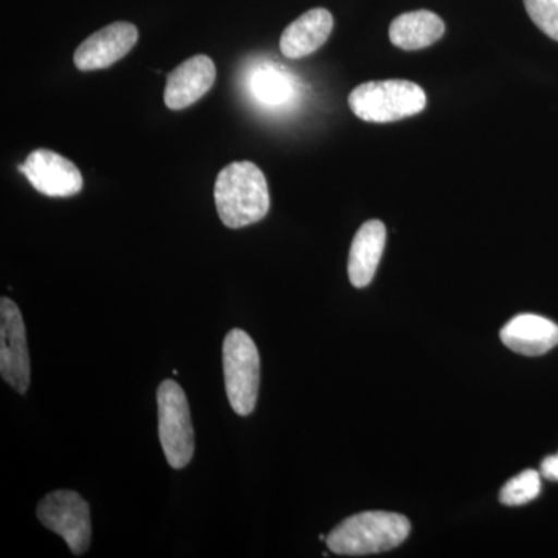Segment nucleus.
Returning a JSON list of instances; mask_svg holds the SVG:
<instances>
[{"label": "nucleus", "instance_id": "f257e3e1", "mask_svg": "<svg viewBox=\"0 0 558 558\" xmlns=\"http://www.w3.org/2000/svg\"><path fill=\"white\" fill-rule=\"evenodd\" d=\"M215 201L219 218L229 229L259 222L270 209L266 175L252 161H233L216 179Z\"/></svg>", "mask_w": 558, "mask_h": 558}, {"label": "nucleus", "instance_id": "f03ea898", "mask_svg": "<svg viewBox=\"0 0 558 558\" xmlns=\"http://www.w3.org/2000/svg\"><path fill=\"white\" fill-rule=\"evenodd\" d=\"M409 519L392 512H362L349 517L328 537L337 556L362 557L387 553L409 538Z\"/></svg>", "mask_w": 558, "mask_h": 558}, {"label": "nucleus", "instance_id": "7ed1b4c3", "mask_svg": "<svg viewBox=\"0 0 558 558\" xmlns=\"http://www.w3.org/2000/svg\"><path fill=\"white\" fill-rule=\"evenodd\" d=\"M349 108L369 123H391L417 116L427 106V95L405 80L369 81L349 95Z\"/></svg>", "mask_w": 558, "mask_h": 558}, {"label": "nucleus", "instance_id": "20e7f679", "mask_svg": "<svg viewBox=\"0 0 558 558\" xmlns=\"http://www.w3.org/2000/svg\"><path fill=\"white\" fill-rule=\"evenodd\" d=\"M223 376L231 409L248 416L258 400L260 359L255 341L245 330L231 329L222 347Z\"/></svg>", "mask_w": 558, "mask_h": 558}, {"label": "nucleus", "instance_id": "39448f33", "mask_svg": "<svg viewBox=\"0 0 558 558\" xmlns=\"http://www.w3.org/2000/svg\"><path fill=\"white\" fill-rule=\"evenodd\" d=\"M157 405L165 458L172 469H185L194 454V429L185 391L174 380H163L157 389Z\"/></svg>", "mask_w": 558, "mask_h": 558}, {"label": "nucleus", "instance_id": "423d86ee", "mask_svg": "<svg viewBox=\"0 0 558 558\" xmlns=\"http://www.w3.org/2000/svg\"><path fill=\"white\" fill-rule=\"evenodd\" d=\"M36 515L40 523L60 535L75 556L90 546V509L86 499L73 490L51 492L40 499Z\"/></svg>", "mask_w": 558, "mask_h": 558}, {"label": "nucleus", "instance_id": "0eeeda50", "mask_svg": "<svg viewBox=\"0 0 558 558\" xmlns=\"http://www.w3.org/2000/svg\"><path fill=\"white\" fill-rule=\"evenodd\" d=\"M0 373L20 395H25L31 387V355L24 318L17 304L7 296L0 300Z\"/></svg>", "mask_w": 558, "mask_h": 558}, {"label": "nucleus", "instance_id": "6e6552de", "mask_svg": "<svg viewBox=\"0 0 558 558\" xmlns=\"http://www.w3.org/2000/svg\"><path fill=\"white\" fill-rule=\"evenodd\" d=\"M17 170L36 191L49 197H70L83 190V175L76 165L50 149H36Z\"/></svg>", "mask_w": 558, "mask_h": 558}, {"label": "nucleus", "instance_id": "1a4fd4ad", "mask_svg": "<svg viewBox=\"0 0 558 558\" xmlns=\"http://www.w3.org/2000/svg\"><path fill=\"white\" fill-rule=\"evenodd\" d=\"M138 31L130 22H116L89 36L75 51L73 62L83 72L108 69L137 44Z\"/></svg>", "mask_w": 558, "mask_h": 558}, {"label": "nucleus", "instance_id": "9d476101", "mask_svg": "<svg viewBox=\"0 0 558 558\" xmlns=\"http://www.w3.org/2000/svg\"><path fill=\"white\" fill-rule=\"evenodd\" d=\"M215 81V62L205 54H196L168 75L165 105L172 110L189 108L211 89Z\"/></svg>", "mask_w": 558, "mask_h": 558}, {"label": "nucleus", "instance_id": "9b49d317", "mask_svg": "<svg viewBox=\"0 0 558 558\" xmlns=\"http://www.w3.org/2000/svg\"><path fill=\"white\" fill-rule=\"evenodd\" d=\"M499 337L517 354L537 357L558 347V326L542 315L521 314L510 319Z\"/></svg>", "mask_w": 558, "mask_h": 558}, {"label": "nucleus", "instance_id": "f8f14e48", "mask_svg": "<svg viewBox=\"0 0 558 558\" xmlns=\"http://www.w3.org/2000/svg\"><path fill=\"white\" fill-rule=\"evenodd\" d=\"M387 242V227L374 219L363 223L349 250L348 275L354 288L363 289L371 284L384 255Z\"/></svg>", "mask_w": 558, "mask_h": 558}, {"label": "nucleus", "instance_id": "ddd939ff", "mask_svg": "<svg viewBox=\"0 0 558 558\" xmlns=\"http://www.w3.org/2000/svg\"><path fill=\"white\" fill-rule=\"evenodd\" d=\"M333 28V17L328 10L314 9L301 14L299 20L282 33L279 49L286 58L300 60L310 57L328 40Z\"/></svg>", "mask_w": 558, "mask_h": 558}, {"label": "nucleus", "instance_id": "4468645a", "mask_svg": "<svg viewBox=\"0 0 558 558\" xmlns=\"http://www.w3.org/2000/svg\"><path fill=\"white\" fill-rule=\"evenodd\" d=\"M446 24L438 14L427 10L400 14L389 27V39L399 49L413 51L432 46L442 38Z\"/></svg>", "mask_w": 558, "mask_h": 558}, {"label": "nucleus", "instance_id": "2eb2a0df", "mask_svg": "<svg viewBox=\"0 0 558 558\" xmlns=\"http://www.w3.org/2000/svg\"><path fill=\"white\" fill-rule=\"evenodd\" d=\"M250 92L259 105L279 108L293 100L296 87L295 81L284 69L263 64L253 70L250 76Z\"/></svg>", "mask_w": 558, "mask_h": 558}, {"label": "nucleus", "instance_id": "dca6fc26", "mask_svg": "<svg viewBox=\"0 0 558 558\" xmlns=\"http://www.w3.org/2000/svg\"><path fill=\"white\" fill-rule=\"evenodd\" d=\"M542 492V475L537 470H524L513 476L499 494V501L506 506H523L534 501Z\"/></svg>", "mask_w": 558, "mask_h": 558}, {"label": "nucleus", "instance_id": "f3484780", "mask_svg": "<svg viewBox=\"0 0 558 558\" xmlns=\"http://www.w3.org/2000/svg\"><path fill=\"white\" fill-rule=\"evenodd\" d=\"M524 7L539 31L558 40V0H524Z\"/></svg>", "mask_w": 558, "mask_h": 558}, {"label": "nucleus", "instance_id": "a211bd4d", "mask_svg": "<svg viewBox=\"0 0 558 558\" xmlns=\"http://www.w3.org/2000/svg\"><path fill=\"white\" fill-rule=\"evenodd\" d=\"M542 475L550 481H558V453L543 459Z\"/></svg>", "mask_w": 558, "mask_h": 558}]
</instances>
